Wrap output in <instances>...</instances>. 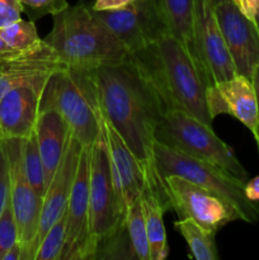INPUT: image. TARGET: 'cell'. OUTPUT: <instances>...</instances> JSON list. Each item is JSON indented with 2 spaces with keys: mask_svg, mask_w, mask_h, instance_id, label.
<instances>
[{
  "mask_svg": "<svg viewBox=\"0 0 259 260\" xmlns=\"http://www.w3.org/2000/svg\"><path fill=\"white\" fill-rule=\"evenodd\" d=\"M103 116L122 136L139 161L146 184L159 197L164 212L172 210L164 180L155 164L156 128L165 109L154 86L128 57L93 69Z\"/></svg>",
  "mask_w": 259,
  "mask_h": 260,
  "instance_id": "obj_1",
  "label": "cell"
},
{
  "mask_svg": "<svg viewBox=\"0 0 259 260\" xmlns=\"http://www.w3.org/2000/svg\"><path fill=\"white\" fill-rule=\"evenodd\" d=\"M127 57L141 70L161 99L165 111L187 112L207 126L213 119L208 112V83L188 48L174 35L130 52Z\"/></svg>",
  "mask_w": 259,
  "mask_h": 260,
  "instance_id": "obj_2",
  "label": "cell"
},
{
  "mask_svg": "<svg viewBox=\"0 0 259 260\" xmlns=\"http://www.w3.org/2000/svg\"><path fill=\"white\" fill-rule=\"evenodd\" d=\"M51 32L43 38L65 65L94 69L122 62L128 51L84 3L52 15Z\"/></svg>",
  "mask_w": 259,
  "mask_h": 260,
  "instance_id": "obj_3",
  "label": "cell"
},
{
  "mask_svg": "<svg viewBox=\"0 0 259 260\" xmlns=\"http://www.w3.org/2000/svg\"><path fill=\"white\" fill-rule=\"evenodd\" d=\"M57 109L81 146H91L103 128L101 98L93 69L66 65L48 79L41 109Z\"/></svg>",
  "mask_w": 259,
  "mask_h": 260,
  "instance_id": "obj_4",
  "label": "cell"
},
{
  "mask_svg": "<svg viewBox=\"0 0 259 260\" xmlns=\"http://www.w3.org/2000/svg\"><path fill=\"white\" fill-rule=\"evenodd\" d=\"M154 155L156 169L163 180L169 175L189 180L225 201L235 211L239 220L246 223L259 221V206L246 198L244 180L212 162L189 156L157 141L154 144Z\"/></svg>",
  "mask_w": 259,
  "mask_h": 260,
  "instance_id": "obj_5",
  "label": "cell"
},
{
  "mask_svg": "<svg viewBox=\"0 0 259 260\" xmlns=\"http://www.w3.org/2000/svg\"><path fill=\"white\" fill-rule=\"evenodd\" d=\"M156 141L189 156L212 162L245 182L248 172L236 157L233 147L207 126L187 112L165 111L156 128Z\"/></svg>",
  "mask_w": 259,
  "mask_h": 260,
  "instance_id": "obj_6",
  "label": "cell"
},
{
  "mask_svg": "<svg viewBox=\"0 0 259 260\" xmlns=\"http://www.w3.org/2000/svg\"><path fill=\"white\" fill-rule=\"evenodd\" d=\"M126 213L127 208L123 194L114 177L108 145L102 128L99 136L90 146L89 233L93 254L96 245L103 239L123 225L126 221Z\"/></svg>",
  "mask_w": 259,
  "mask_h": 260,
  "instance_id": "obj_7",
  "label": "cell"
},
{
  "mask_svg": "<svg viewBox=\"0 0 259 260\" xmlns=\"http://www.w3.org/2000/svg\"><path fill=\"white\" fill-rule=\"evenodd\" d=\"M91 10L128 53L141 50L172 33L155 0H135L119 9Z\"/></svg>",
  "mask_w": 259,
  "mask_h": 260,
  "instance_id": "obj_8",
  "label": "cell"
},
{
  "mask_svg": "<svg viewBox=\"0 0 259 260\" xmlns=\"http://www.w3.org/2000/svg\"><path fill=\"white\" fill-rule=\"evenodd\" d=\"M9 162L10 201L22 246L20 260H32V246L37 238L43 198L28 182L23 167L22 139L2 140Z\"/></svg>",
  "mask_w": 259,
  "mask_h": 260,
  "instance_id": "obj_9",
  "label": "cell"
},
{
  "mask_svg": "<svg viewBox=\"0 0 259 260\" xmlns=\"http://www.w3.org/2000/svg\"><path fill=\"white\" fill-rule=\"evenodd\" d=\"M164 183L172 210L179 218H192L215 235L229 222L239 220L225 201L189 180L169 175L164 178Z\"/></svg>",
  "mask_w": 259,
  "mask_h": 260,
  "instance_id": "obj_10",
  "label": "cell"
},
{
  "mask_svg": "<svg viewBox=\"0 0 259 260\" xmlns=\"http://www.w3.org/2000/svg\"><path fill=\"white\" fill-rule=\"evenodd\" d=\"M195 50L208 86L238 75L218 25L212 0H195Z\"/></svg>",
  "mask_w": 259,
  "mask_h": 260,
  "instance_id": "obj_11",
  "label": "cell"
},
{
  "mask_svg": "<svg viewBox=\"0 0 259 260\" xmlns=\"http://www.w3.org/2000/svg\"><path fill=\"white\" fill-rule=\"evenodd\" d=\"M212 3L236 73L251 80L259 63V23L245 17L233 0Z\"/></svg>",
  "mask_w": 259,
  "mask_h": 260,
  "instance_id": "obj_12",
  "label": "cell"
},
{
  "mask_svg": "<svg viewBox=\"0 0 259 260\" xmlns=\"http://www.w3.org/2000/svg\"><path fill=\"white\" fill-rule=\"evenodd\" d=\"M89 177L90 146H83L66 207L65 246L60 260L91 259L93 250L89 233Z\"/></svg>",
  "mask_w": 259,
  "mask_h": 260,
  "instance_id": "obj_13",
  "label": "cell"
},
{
  "mask_svg": "<svg viewBox=\"0 0 259 260\" xmlns=\"http://www.w3.org/2000/svg\"><path fill=\"white\" fill-rule=\"evenodd\" d=\"M208 112L215 119L218 114H230L244 124L259 145V109L253 81L243 75L207 86Z\"/></svg>",
  "mask_w": 259,
  "mask_h": 260,
  "instance_id": "obj_14",
  "label": "cell"
},
{
  "mask_svg": "<svg viewBox=\"0 0 259 260\" xmlns=\"http://www.w3.org/2000/svg\"><path fill=\"white\" fill-rule=\"evenodd\" d=\"M48 79L22 83L3 95L0 99V140H23L36 131L42 94Z\"/></svg>",
  "mask_w": 259,
  "mask_h": 260,
  "instance_id": "obj_15",
  "label": "cell"
},
{
  "mask_svg": "<svg viewBox=\"0 0 259 260\" xmlns=\"http://www.w3.org/2000/svg\"><path fill=\"white\" fill-rule=\"evenodd\" d=\"M81 150H83L81 144L71 135L62 160H61L52 180L48 184L46 194L43 197L37 238H36L35 244L32 246V260H35L38 246H40L41 241L45 238L46 234L48 233L51 226L66 211L71 188H73L74 180H75L76 170H78Z\"/></svg>",
  "mask_w": 259,
  "mask_h": 260,
  "instance_id": "obj_16",
  "label": "cell"
},
{
  "mask_svg": "<svg viewBox=\"0 0 259 260\" xmlns=\"http://www.w3.org/2000/svg\"><path fill=\"white\" fill-rule=\"evenodd\" d=\"M65 66L46 42L32 52L10 60H0V99L15 85L37 79H48Z\"/></svg>",
  "mask_w": 259,
  "mask_h": 260,
  "instance_id": "obj_17",
  "label": "cell"
},
{
  "mask_svg": "<svg viewBox=\"0 0 259 260\" xmlns=\"http://www.w3.org/2000/svg\"><path fill=\"white\" fill-rule=\"evenodd\" d=\"M103 113V112H102ZM103 131L108 145L109 156L113 167L114 177L118 182L119 188L123 194L126 208L134 201L139 200L142 189L145 187V174L140 167L135 155L127 146L121 135L109 123L108 119L103 116Z\"/></svg>",
  "mask_w": 259,
  "mask_h": 260,
  "instance_id": "obj_18",
  "label": "cell"
},
{
  "mask_svg": "<svg viewBox=\"0 0 259 260\" xmlns=\"http://www.w3.org/2000/svg\"><path fill=\"white\" fill-rule=\"evenodd\" d=\"M36 137L48 187L70 141V127L56 108L41 109L36 124Z\"/></svg>",
  "mask_w": 259,
  "mask_h": 260,
  "instance_id": "obj_19",
  "label": "cell"
},
{
  "mask_svg": "<svg viewBox=\"0 0 259 260\" xmlns=\"http://www.w3.org/2000/svg\"><path fill=\"white\" fill-rule=\"evenodd\" d=\"M140 202H141L147 239H149L150 258L151 260L167 259V256L169 255V246H168L167 233L163 220L164 210L157 194L146 183L140 194Z\"/></svg>",
  "mask_w": 259,
  "mask_h": 260,
  "instance_id": "obj_20",
  "label": "cell"
},
{
  "mask_svg": "<svg viewBox=\"0 0 259 260\" xmlns=\"http://www.w3.org/2000/svg\"><path fill=\"white\" fill-rule=\"evenodd\" d=\"M155 2L159 7L160 12L164 15L167 23L169 24L173 35L178 40L182 41L183 45L188 48L190 55L198 62L195 50V38H193L195 0H155Z\"/></svg>",
  "mask_w": 259,
  "mask_h": 260,
  "instance_id": "obj_21",
  "label": "cell"
},
{
  "mask_svg": "<svg viewBox=\"0 0 259 260\" xmlns=\"http://www.w3.org/2000/svg\"><path fill=\"white\" fill-rule=\"evenodd\" d=\"M174 228L184 238L190 256L196 260H218L215 234L210 233L192 218H179Z\"/></svg>",
  "mask_w": 259,
  "mask_h": 260,
  "instance_id": "obj_22",
  "label": "cell"
},
{
  "mask_svg": "<svg viewBox=\"0 0 259 260\" xmlns=\"http://www.w3.org/2000/svg\"><path fill=\"white\" fill-rule=\"evenodd\" d=\"M0 35L18 53L32 52L45 43L43 38L38 36L37 28L32 20H17L7 27L0 28Z\"/></svg>",
  "mask_w": 259,
  "mask_h": 260,
  "instance_id": "obj_23",
  "label": "cell"
},
{
  "mask_svg": "<svg viewBox=\"0 0 259 260\" xmlns=\"http://www.w3.org/2000/svg\"><path fill=\"white\" fill-rule=\"evenodd\" d=\"M22 155L25 177L33 189L43 198L46 194L47 185H46L45 168H43L40 150H38L36 131L29 137L22 140Z\"/></svg>",
  "mask_w": 259,
  "mask_h": 260,
  "instance_id": "obj_24",
  "label": "cell"
},
{
  "mask_svg": "<svg viewBox=\"0 0 259 260\" xmlns=\"http://www.w3.org/2000/svg\"><path fill=\"white\" fill-rule=\"evenodd\" d=\"M126 229L137 260H151V258H150V246L149 239H147L146 225H145V218L144 213H142L140 198L134 201L127 207Z\"/></svg>",
  "mask_w": 259,
  "mask_h": 260,
  "instance_id": "obj_25",
  "label": "cell"
},
{
  "mask_svg": "<svg viewBox=\"0 0 259 260\" xmlns=\"http://www.w3.org/2000/svg\"><path fill=\"white\" fill-rule=\"evenodd\" d=\"M94 259H137L126 229V221L109 236L96 245Z\"/></svg>",
  "mask_w": 259,
  "mask_h": 260,
  "instance_id": "obj_26",
  "label": "cell"
},
{
  "mask_svg": "<svg viewBox=\"0 0 259 260\" xmlns=\"http://www.w3.org/2000/svg\"><path fill=\"white\" fill-rule=\"evenodd\" d=\"M66 235V211L51 226L48 233L38 246L35 260H60L65 246Z\"/></svg>",
  "mask_w": 259,
  "mask_h": 260,
  "instance_id": "obj_27",
  "label": "cell"
},
{
  "mask_svg": "<svg viewBox=\"0 0 259 260\" xmlns=\"http://www.w3.org/2000/svg\"><path fill=\"white\" fill-rule=\"evenodd\" d=\"M17 241H19V238H18V228L17 223H15L12 201H10L9 196L7 203H5L4 210H3L2 216H0V260H3L4 255L7 254V251Z\"/></svg>",
  "mask_w": 259,
  "mask_h": 260,
  "instance_id": "obj_28",
  "label": "cell"
},
{
  "mask_svg": "<svg viewBox=\"0 0 259 260\" xmlns=\"http://www.w3.org/2000/svg\"><path fill=\"white\" fill-rule=\"evenodd\" d=\"M23 13L29 17V20L36 22L45 15H55L69 7L68 0H20Z\"/></svg>",
  "mask_w": 259,
  "mask_h": 260,
  "instance_id": "obj_29",
  "label": "cell"
},
{
  "mask_svg": "<svg viewBox=\"0 0 259 260\" xmlns=\"http://www.w3.org/2000/svg\"><path fill=\"white\" fill-rule=\"evenodd\" d=\"M10 196V175L9 162L3 141L0 140V216Z\"/></svg>",
  "mask_w": 259,
  "mask_h": 260,
  "instance_id": "obj_30",
  "label": "cell"
},
{
  "mask_svg": "<svg viewBox=\"0 0 259 260\" xmlns=\"http://www.w3.org/2000/svg\"><path fill=\"white\" fill-rule=\"evenodd\" d=\"M22 13L20 0H0V28L22 19Z\"/></svg>",
  "mask_w": 259,
  "mask_h": 260,
  "instance_id": "obj_31",
  "label": "cell"
},
{
  "mask_svg": "<svg viewBox=\"0 0 259 260\" xmlns=\"http://www.w3.org/2000/svg\"><path fill=\"white\" fill-rule=\"evenodd\" d=\"M238 7L245 17L259 23V0H239Z\"/></svg>",
  "mask_w": 259,
  "mask_h": 260,
  "instance_id": "obj_32",
  "label": "cell"
},
{
  "mask_svg": "<svg viewBox=\"0 0 259 260\" xmlns=\"http://www.w3.org/2000/svg\"><path fill=\"white\" fill-rule=\"evenodd\" d=\"M135 0H94L91 9L94 10H112L124 8L134 3Z\"/></svg>",
  "mask_w": 259,
  "mask_h": 260,
  "instance_id": "obj_33",
  "label": "cell"
},
{
  "mask_svg": "<svg viewBox=\"0 0 259 260\" xmlns=\"http://www.w3.org/2000/svg\"><path fill=\"white\" fill-rule=\"evenodd\" d=\"M244 192H245L246 198L250 200L251 202H259V175L245 183Z\"/></svg>",
  "mask_w": 259,
  "mask_h": 260,
  "instance_id": "obj_34",
  "label": "cell"
},
{
  "mask_svg": "<svg viewBox=\"0 0 259 260\" xmlns=\"http://www.w3.org/2000/svg\"><path fill=\"white\" fill-rule=\"evenodd\" d=\"M23 53H18L17 51L13 50L9 45L4 41L3 36L0 35V60H10V58L18 57Z\"/></svg>",
  "mask_w": 259,
  "mask_h": 260,
  "instance_id": "obj_35",
  "label": "cell"
},
{
  "mask_svg": "<svg viewBox=\"0 0 259 260\" xmlns=\"http://www.w3.org/2000/svg\"><path fill=\"white\" fill-rule=\"evenodd\" d=\"M20 258H22V246H20L19 241H17V243L7 251V254H5L3 260H20Z\"/></svg>",
  "mask_w": 259,
  "mask_h": 260,
  "instance_id": "obj_36",
  "label": "cell"
},
{
  "mask_svg": "<svg viewBox=\"0 0 259 260\" xmlns=\"http://www.w3.org/2000/svg\"><path fill=\"white\" fill-rule=\"evenodd\" d=\"M251 81H253L254 90H255V94H256V101H258V109H259V63L255 68V71H254ZM258 151H259V145H258Z\"/></svg>",
  "mask_w": 259,
  "mask_h": 260,
  "instance_id": "obj_37",
  "label": "cell"
},
{
  "mask_svg": "<svg viewBox=\"0 0 259 260\" xmlns=\"http://www.w3.org/2000/svg\"><path fill=\"white\" fill-rule=\"evenodd\" d=\"M233 2H234V3H235V4H236V5H239V0H233Z\"/></svg>",
  "mask_w": 259,
  "mask_h": 260,
  "instance_id": "obj_38",
  "label": "cell"
}]
</instances>
